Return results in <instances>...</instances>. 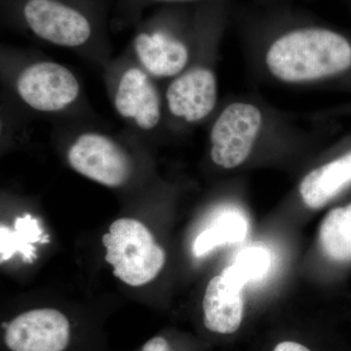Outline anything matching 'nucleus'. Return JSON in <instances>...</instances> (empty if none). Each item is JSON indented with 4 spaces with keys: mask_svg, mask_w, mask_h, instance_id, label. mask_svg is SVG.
I'll return each instance as SVG.
<instances>
[{
    "mask_svg": "<svg viewBox=\"0 0 351 351\" xmlns=\"http://www.w3.org/2000/svg\"><path fill=\"white\" fill-rule=\"evenodd\" d=\"M49 243V237L44 233L38 219L32 215L18 217L14 223V230L8 226H0V260L1 263L10 260L15 254L20 253L25 263L36 260V248L34 244Z\"/></svg>",
    "mask_w": 351,
    "mask_h": 351,
    "instance_id": "14",
    "label": "nucleus"
},
{
    "mask_svg": "<svg viewBox=\"0 0 351 351\" xmlns=\"http://www.w3.org/2000/svg\"><path fill=\"white\" fill-rule=\"evenodd\" d=\"M245 217L239 208L223 207L219 219L201 232L193 244L195 257H203L217 247L241 240L247 232Z\"/></svg>",
    "mask_w": 351,
    "mask_h": 351,
    "instance_id": "15",
    "label": "nucleus"
},
{
    "mask_svg": "<svg viewBox=\"0 0 351 351\" xmlns=\"http://www.w3.org/2000/svg\"><path fill=\"white\" fill-rule=\"evenodd\" d=\"M242 44L258 82L351 95V32L281 15L246 27Z\"/></svg>",
    "mask_w": 351,
    "mask_h": 351,
    "instance_id": "1",
    "label": "nucleus"
},
{
    "mask_svg": "<svg viewBox=\"0 0 351 351\" xmlns=\"http://www.w3.org/2000/svg\"><path fill=\"white\" fill-rule=\"evenodd\" d=\"M66 158L76 173L110 189L128 186L136 174L135 156L129 147L130 130L124 135L69 122Z\"/></svg>",
    "mask_w": 351,
    "mask_h": 351,
    "instance_id": "8",
    "label": "nucleus"
},
{
    "mask_svg": "<svg viewBox=\"0 0 351 351\" xmlns=\"http://www.w3.org/2000/svg\"><path fill=\"white\" fill-rule=\"evenodd\" d=\"M142 351H171L169 343L162 337H156L149 339L143 348Z\"/></svg>",
    "mask_w": 351,
    "mask_h": 351,
    "instance_id": "19",
    "label": "nucleus"
},
{
    "mask_svg": "<svg viewBox=\"0 0 351 351\" xmlns=\"http://www.w3.org/2000/svg\"><path fill=\"white\" fill-rule=\"evenodd\" d=\"M343 117H351V101L341 104L335 107L323 108L311 114V119L317 121H326V120H338Z\"/></svg>",
    "mask_w": 351,
    "mask_h": 351,
    "instance_id": "18",
    "label": "nucleus"
},
{
    "mask_svg": "<svg viewBox=\"0 0 351 351\" xmlns=\"http://www.w3.org/2000/svg\"><path fill=\"white\" fill-rule=\"evenodd\" d=\"M106 261L113 274L132 287L154 280L165 265L166 253L149 228L134 219L113 221L103 237Z\"/></svg>",
    "mask_w": 351,
    "mask_h": 351,
    "instance_id": "9",
    "label": "nucleus"
},
{
    "mask_svg": "<svg viewBox=\"0 0 351 351\" xmlns=\"http://www.w3.org/2000/svg\"><path fill=\"white\" fill-rule=\"evenodd\" d=\"M338 124L328 120L304 126L261 97H230L208 122L209 157L221 169H239L258 157L304 149L338 133Z\"/></svg>",
    "mask_w": 351,
    "mask_h": 351,
    "instance_id": "2",
    "label": "nucleus"
},
{
    "mask_svg": "<svg viewBox=\"0 0 351 351\" xmlns=\"http://www.w3.org/2000/svg\"><path fill=\"white\" fill-rule=\"evenodd\" d=\"M269 253L261 247L245 249L237 261L225 269L242 285L260 278L269 269Z\"/></svg>",
    "mask_w": 351,
    "mask_h": 351,
    "instance_id": "17",
    "label": "nucleus"
},
{
    "mask_svg": "<svg viewBox=\"0 0 351 351\" xmlns=\"http://www.w3.org/2000/svg\"><path fill=\"white\" fill-rule=\"evenodd\" d=\"M27 51L2 46L4 101L17 112L76 122L88 117L82 80L64 64Z\"/></svg>",
    "mask_w": 351,
    "mask_h": 351,
    "instance_id": "5",
    "label": "nucleus"
},
{
    "mask_svg": "<svg viewBox=\"0 0 351 351\" xmlns=\"http://www.w3.org/2000/svg\"><path fill=\"white\" fill-rule=\"evenodd\" d=\"M228 23V0L196 4L193 56L164 87L166 133H189L208 124L218 110V66Z\"/></svg>",
    "mask_w": 351,
    "mask_h": 351,
    "instance_id": "4",
    "label": "nucleus"
},
{
    "mask_svg": "<svg viewBox=\"0 0 351 351\" xmlns=\"http://www.w3.org/2000/svg\"><path fill=\"white\" fill-rule=\"evenodd\" d=\"M351 191V132L335 143L324 160L307 171L298 186L302 204L316 210Z\"/></svg>",
    "mask_w": 351,
    "mask_h": 351,
    "instance_id": "10",
    "label": "nucleus"
},
{
    "mask_svg": "<svg viewBox=\"0 0 351 351\" xmlns=\"http://www.w3.org/2000/svg\"><path fill=\"white\" fill-rule=\"evenodd\" d=\"M69 322L56 309H34L17 316L5 330L12 351H64L69 341Z\"/></svg>",
    "mask_w": 351,
    "mask_h": 351,
    "instance_id": "11",
    "label": "nucleus"
},
{
    "mask_svg": "<svg viewBox=\"0 0 351 351\" xmlns=\"http://www.w3.org/2000/svg\"><path fill=\"white\" fill-rule=\"evenodd\" d=\"M243 287L226 269L210 280L203 299L208 330L230 335L239 329L244 313Z\"/></svg>",
    "mask_w": 351,
    "mask_h": 351,
    "instance_id": "12",
    "label": "nucleus"
},
{
    "mask_svg": "<svg viewBox=\"0 0 351 351\" xmlns=\"http://www.w3.org/2000/svg\"><path fill=\"white\" fill-rule=\"evenodd\" d=\"M215 0H117L112 8L110 27L117 29L135 27L144 17L145 11L154 5H189Z\"/></svg>",
    "mask_w": 351,
    "mask_h": 351,
    "instance_id": "16",
    "label": "nucleus"
},
{
    "mask_svg": "<svg viewBox=\"0 0 351 351\" xmlns=\"http://www.w3.org/2000/svg\"><path fill=\"white\" fill-rule=\"evenodd\" d=\"M274 351H311L306 346L301 343H295V341H283L278 343Z\"/></svg>",
    "mask_w": 351,
    "mask_h": 351,
    "instance_id": "20",
    "label": "nucleus"
},
{
    "mask_svg": "<svg viewBox=\"0 0 351 351\" xmlns=\"http://www.w3.org/2000/svg\"><path fill=\"white\" fill-rule=\"evenodd\" d=\"M113 110L138 136L166 133L164 88L124 51L103 69Z\"/></svg>",
    "mask_w": 351,
    "mask_h": 351,
    "instance_id": "7",
    "label": "nucleus"
},
{
    "mask_svg": "<svg viewBox=\"0 0 351 351\" xmlns=\"http://www.w3.org/2000/svg\"><path fill=\"white\" fill-rule=\"evenodd\" d=\"M325 257L339 269L351 267V200L328 212L319 228Z\"/></svg>",
    "mask_w": 351,
    "mask_h": 351,
    "instance_id": "13",
    "label": "nucleus"
},
{
    "mask_svg": "<svg viewBox=\"0 0 351 351\" xmlns=\"http://www.w3.org/2000/svg\"><path fill=\"white\" fill-rule=\"evenodd\" d=\"M110 0H0L1 24L103 69L112 59Z\"/></svg>",
    "mask_w": 351,
    "mask_h": 351,
    "instance_id": "3",
    "label": "nucleus"
},
{
    "mask_svg": "<svg viewBox=\"0 0 351 351\" xmlns=\"http://www.w3.org/2000/svg\"><path fill=\"white\" fill-rule=\"evenodd\" d=\"M125 50L152 77L170 82L193 56L195 6H161L136 25Z\"/></svg>",
    "mask_w": 351,
    "mask_h": 351,
    "instance_id": "6",
    "label": "nucleus"
}]
</instances>
